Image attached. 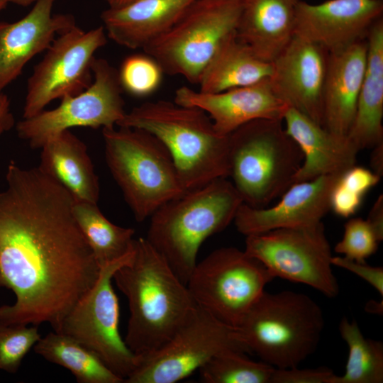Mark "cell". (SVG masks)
I'll return each instance as SVG.
<instances>
[{
	"instance_id": "cell-28",
	"label": "cell",
	"mask_w": 383,
	"mask_h": 383,
	"mask_svg": "<svg viewBox=\"0 0 383 383\" xmlns=\"http://www.w3.org/2000/svg\"><path fill=\"white\" fill-rule=\"evenodd\" d=\"M73 213L100 268L131 252L134 229L111 223L97 204L75 199Z\"/></svg>"
},
{
	"instance_id": "cell-21",
	"label": "cell",
	"mask_w": 383,
	"mask_h": 383,
	"mask_svg": "<svg viewBox=\"0 0 383 383\" xmlns=\"http://www.w3.org/2000/svg\"><path fill=\"white\" fill-rule=\"evenodd\" d=\"M366 38L329 53L323 98V127L347 136L355 115L367 61Z\"/></svg>"
},
{
	"instance_id": "cell-4",
	"label": "cell",
	"mask_w": 383,
	"mask_h": 383,
	"mask_svg": "<svg viewBox=\"0 0 383 383\" xmlns=\"http://www.w3.org/2000/svg\"><path fill=\"white\" fill-rule=\"evenodd\" d=\"M243 203L231 181L214 179L160 206L145 239L187 285L201 244L233 221Z\"/></svg>"
},
{
	"instance_id": "cell-16",
	"label": "cell",
	"mask_w": 383,
	"mask_h": 383,
	"mask_svg": "<svg viewBox=\"0 0 383 383\" xmlns=\"http://www.w3.org/2000/svg\"><path fill=\"white\" fill-rule=\"evenodd\" d=\"M382 12V0H328L317 4L301 0L296 6L294 34L335 52L365 39Z\"/></svg>"
},
{
	"instance_id": "cell-12",
	"label": "cell",
	"mask_w": 383,
	"mask_h": 383,
	"mask_svg": "<svg viewBox=\"0 0 383 383\" xmlns=\"http://www.w3.org/2000/svg\"><path fill=\"white\" fill-rule=\"evenodd\" d=\"M94 80L79 94L62 98L59 106L23 118L16 125L18 135L32 148H41L64 131L76 126L112 128L126 111L118 70L106 59L95 57Z\"/></svg>"
},
{
	"instance_id": "cell-18",
	"label": "cell",
	"mask_w": 383,
	"mask_h": 383,
	"mask_svg": "<svg viewBox=\"0 0 383 383\" xmlns=\"http://www.w3.org/2000/svg\"><path fill=\"white\" fill-rule=\"evenodd\" d=\"M174 101L204 111L216 130L224 135L255 120L283 121L289 107L274 91L270 78L218 93L182 86L175 91Z\"/></svg>"
},
{
	"instance_id": "cell-41",
	"label": "cell",
	"mask_w": 383,
	"mask_h": 383,
	"mask_svg": "<svg viewBox=\"0 0 383 383\" xmlns=\"http://www.w3.org/2000/svg\"><path fill=\"white\" fill-rule=\"evenodd\" d=\"M109 7H118L127 4L135 0H106Z\"/></svg>"
},
{
	"instance_id": "cell-1",
	"label": "cell",
	"mask_w": 383,
	"mask_h": 383,
	"mask_svg": "<svg viewBox=\"0 0 383 383\" xmlns=\"http://www.w3.org/2000/svg\"><path fill=\"white\" fill-rule=\"evenodd\" d=\"M0 192V287L16 296L0 307L7 324L61 323L100 272L73 213L74 198L40 168L9 164Z\"/></svg>"
},
{
	"instance_id": "cell-27",
	"label": "cell",
	"mask_w": 383,
	"mask_h": 383,
	"mask_svg": "<svg viewBox=\"0 0 383 383\" xmlns=\"http://www.w3.org/2000/svg\"><path fill=\"white\" fill-rule=\"evenodd\" d=\"M34 352L70 370L79 383H123L92 351L72 338L55 331L41 337Z\"/></svg>"
},
{
	"instance_id": "cell-34",
	"label": "cell",
	"mask_w": 383,
	"mask_h": 383,
	"mask_svg": "<svg viewBox=\"0 0 383 383\" xmlns=\"http://www.w3.org/2000/svg\"><path fill=\"white\" fill-rule=\"evenodd\" d=\"M334 374L333 370L326 367L274 368L270 383H330Z\"/></svg>"
},
{
	"instance_id": "cell-7",
	"label": "cell",
	"mask_w": 383,
	"mask_h": 383,
	"mask_svg": "<svg viewBox=\"0 0 383 383\" xmlns=\"http://www.w3.org/2000/svg\"><path fill=\"white\" fill-rule=\"evenodd\" d=\"M107 166L138 222L187 191L165 146L151 133L118 126L102 128Z\"/></svg>"
},
{
	"instance_id": "cell-29",
	"label": "cell",
	"mask_w": 383,
	"mask_h": 383,
	"mask_svg": "<svg viewBox=\"0 0 383 383\" xmlns=\"http://www.w3.org/2000/svg\"><path fill=\"white\" fill-rule=\"evenodd\" d=\"M339 332L348 346V357L345 372L335 374L330 383H382V342L366 338L358 324L347 318L340 321Z\"/></svg>"
},
{
	"instance_id": "cell-9",
	"label": "cell",
	"mask_w": 383,
	"mask_h": 383,
	"mask_svg": "<svg viewBox=\"0 0 383 383\" xmlns=\"http://www.w3.org/2000/svg\"><path fill=\"white\" fill-rule=\"evenodd\" d=\"M274 279L244 250L226 247L197 262L187 286L199 307L235 328Z\"/></svg>"
},
{
	"instance_id": "cell-24",
	"label": "cell",
	"mask_w": 383,
	"mask_h": 383,
	"mask_svg": "<svg viewBox=\"0 0 383 383\" xmlns=\"http://www.w3.org/2000/svg\"><path fill=\"white\" fill-rule=\"evenodd\" d=\"M367 61L355 115L347 135L360 150L383 142V20L377 19L366 36Z\"/></svg>"
},
{
	"instance_id": "cell-22",
	"label": "cell",
	"mask_w": 383,
	"mask_h": 383,
	"mask_svg": "<svg viewBox=\"0 0 383 383\" xmlns=\"http://www.w3.org/2000/svg\"><path fill=\"white\" fill-rule=\"evenodd\" d=\"M194 0H135L109 7L101 18L107 37L129 49H144L165 33Z\"/></svg>"
},
{
	"instance_id": "cell-5",
	"label": "cell",
	"mask_w": 383,
	"mask_h": 383,
	"mask_svg": "<svg viewBox=\"0 0 383 383\" xmlns=\"http://www.w3.org/2000/svg\"><path fill=\"white\" fill-rule=\"evenodd\" d=\"M325 321L308 295L264 292L235 328L250 353L278 369L299 367L316 350Z\"/></svg>"
},
{
	"instance_id": "cell-13",
	"label": "cell",
	"mask_w": 383,
	"mask_h": 383,
	"mask_svg": "<svg viewBox=\"0 0 383 383\" xmlns=\"http://www.w3.org/2000/svg\"><path fill=\"white\" fill-rule=\"evenodd\" d=\"M132 252L133 250L126 257L100 268L95 284L67 313L56 332L89 349L124 381L136 367L138 357L119 333V304L112 279L116 270L129 260Z\"/></svg>"
},
{
	"instance_id": "cell-42",
	"label": "cell",
	"mask_w": 383,
	"mask_h": 383,
	"mask_svg": "<svg viewBox=\"0 0 383 383\" xmlns=\"http://www.w3.org/2000/svg\"><path fill=\"white\" fill-rule=\"evenodd\" d=\"M37 1L38 0H10V2L19 6H27Z\"/></svg>"
},
{
	"instance_id": "cell-43",
	"label": "cell",
	"mask_w": 383,
	"mask_h": 383,
	"mask_svg": "<svg viewBox=\"0 0 383 383\" xmlns=\"http://www.w3.org/2000/svg\"><path fill=\"white\" fill-rule=\"evenodd\" d=\"M9 3H10V0H0V12L6 7Z\"/></svg>"
},
{
	"instance_id": "cell-2",
	"label": "cell",
	"mask_w": 383,
	"mask_h": 383,
	"mask_svg": "<svg viewBox=\"0 0 383 383\" xmlns=\"http://www.w3.org/2000/svg\"><path fill=\"white\" fill-rule=\"evenodd\" d=\"M113 279L128 300L124 341L138 358L163 345L197 306L187 286L144 238L134 239L131 257Z\"/></svg>"
},
{
	"instance_id": "cell-32",
	"label": "cell",
	"mask_w": 383,
	"mask_h": 383,
	"mask_svg": "<svg viewBox=\"0 0 383 383\" xmlns=\"http://www.w3.org/2000/svg\"><path fill=\"white\" fill-rule=\"evenodd\" d=\"M40 338L38 326L28 327L0 321V370L16 373L23 359Z\"/></svg>"
},
{
	"instance_id": "cell-3",
	"label": "cell",
	"mask_w": 383,
	"mask_h": 383,
	"mask_svg": "<svg viewBox=\"0 0 383 383\" xmlns=\"http://www.w3.org/2000/svg\"><path fill=\"white\" fill-rule=\"evenodd\" d=\"M117 126L142 129L160 140L187 192L229 177L228 135L219 133L198 107L148 101L126 112Z\"/></svg>"
},
{
	"instance_id": "cell-38",
	"label": "cell",
	"mask_w": 383,
	"mask_h": 383,
	"mask_svg": "<svg viewBox=\"0 0 383 383\" xmlns=\"http://www.w3.org/2000/svg\"><path fill=\"white\" fill-rule=\"evenodd\" d=\"M15 124L11 102L6 94H0V135L11 130Z\"/></svg>"
},
{
	"instance_id": "cell-36",
	"label": "cell",
	"mask_w": 383,
	"mask_h": 383,
	"mask_svg": "<svg viewBox=\"0 0 383 383\" xmlns=\"http://www.w3.org/2000/svg\"><path fill=\"white\" fill-rule=\"evenodd\" d=\"M331 263L333 265L345 269L360 277L374 288L381 296L383 295V268L382 267L370 266L367 265L366 262H359L343 256H333Z\"/></svg>"
},
{
	"instance_id": "cell-6",
	"label": "cell",
	"mask_w": 383,
	"mask_h": 383,
	"mask_svg": "<svg viewBox=\"0 0 383 383\" xmlns=\"http://www.w3.org/2000/svg\"><path fill=\"white\" fill-rule=\"evenodd\" d=\"M282 121L258 119L228 135L229 177L243 204L265 208L294 184L303 152Z\"/></svg>"
},
{
	"instance_id": "cell-23",
	"label": "cell",
	"mask_w": 383,
	"mask_h": 383,
	"mask_svg": "<svg viewBox=\"0 0 383 383\" xmlns=\"http://www.w3.org/2000/svg\"><path fill=\"white\" fill-rule=\"evenodd\" d=\"M301 0H243L237 37L261 59L272 62L294 35Z\"/></svg>"
},
{
	"instance_id": "cell-10",
	"label": "cell",
	"mask_w": 383,
	"mask_h": 383,
	"mask_svg": "<svg viewBox=\"0 0 383 383\" xmlns=\"http://www.w3.org/2000/svg\"><path fill=\"white\" fill-rule=\"evenodd\" d=\"M228 350L250 353L235 328L197 305L163 345L138 358L136 367L124 383H175Z\"/></svg>"
},
{
	"instance_id": "cell-20",
	"label": "cell",
	"mask_w": 383,
	"mask_h": 383,
	"mask_svg": "<svg viewBox=\"0 0 383 383\" xmlns=\"http://www.w3.org/2000/svg\"><path fill=\"white\" fill-rule=\"evenodd\" d=\"M282 121L304 155L294 184L323 175L342 174L355 165L360 150L347 136L330 132L292 107L287 109Z\"/></svg>"
},
{
	"instance_id": "cell-44",
	"label": "cell",
	"mask_w": 383,
	"mask_h": 383,
	"mask_svg": "<svg viewBox=\"0 0 383 383\" xmlns=\"http://www.w3.org/2000/svg\"><path fill=\"white\" fill-rule=\"evenodd\" d=\"M220 1H243V0H220Z\"/></svg>"
},
{
	"instance_id": "cell-15",
	"label": "cell",
	"mask_w": 383,
	"mask_h": 383,
	"mask_svg": "<svg viewBox=\"0 0 383 383\" xmlns=\"http://www.w3.org/2000/svg\"><path fill=\"white\" fill-rule=\"evenodd\" d=\"M328 55L322 46L294 34L272 62L270 78L274 91L289 107L322 126Z\"/></svg>"
},
{
	"instance_id": "cell-26",
	"label": "cell",
	"mask_w": 383,
	"mask_h": 383,
	"mask_svg": "<svg viewBox=\"0 0 383 383\" xmlns=\"http://www.w3.org/2000/svg\"><path fill=\"white\" fill-rule=\"evenodd\" d=\"M273 63L259 57L236 33L216 50L203 70L199 91L218 93L271 78Z\"/></svg>"
},
{
	"instance_id": "cell-19",
	"label": "cell",
	"mask_w": 383,
	"mask_h": 383,
	"mask_svg": "<svg viewBox=\"0 0 383 383\" xmlns=\"http://www.w3.org/2000/svg\"><path fill=\"white\" fill-rule=\"evenodd\" d=\"M55 0H38L23 18L0 22V94L35 55L55 38L76 26L70 14H52Z\"/></svg>"
},
{
	"instance_id": "cell-11",
	"label": "cell",
	"mask_w": 383,
	"mask_h": 383,
	"mask_svg": "<svg viewBox=\"0 0 383 383\" xmlns=\"http://www.w3.org/2000/svg\"><path fill=\"white\" fill-rule=\"evenodd\" d=\"M244 251L260 261L274 278L308 285L330 298L339 293L322 222L311 227L278 228L248 235Z\"/></svg>"
},
{
	"instance_id": "cell-35",
	"label": "cell",
	"mask_w": 383,
	"mask_h": 383,
	"mask_svg": "<svg viewBox=\"0 0 383 383\" xmlns=\"http://www.w3.org/2000/svg\"><path fill=\"white\" fill-rule=\"evenodd\" d=\"M381 177L371 170L355 165L338 178V182L349 192L364 197L380 181Z\"/></svg>"
},
{
	"instance_id": "cell-33",
	"label": "cell",
	"mask_w": 383,
	"mask_h": 383,
	"mask_svg": "<svg viewBox=\"0 0 383 383\" xmlns=\"http://www.w3.org/2000/svg\"><path fill=\"white\" fill-rule=\"evenodd\" d=\"M379 243L366 219L353 218L345 223L343 238L335 245L334 250L348 259L365 262L376 252Z\"/></svg>"
},
{
	"instance_id": "cell-8",
	"label": "cell",
	"mask_w": 383,
	"mask_h": 383,
	"mask_svg": "<svg viewBox=\"0 0 383 383\" xmlns=\"http://www.w3.org/2000/svg\"><path fill=\"white\" fill-rule=\"evenodd\" d=\"M243 1L194 0L179 19L143 51L164 73L198 84L218 48L236 33Z\"/></svg>"
},
{
	"instance_id": "cell-17",
	"label": "cell",
	"mask_w": 383,
	"mask_h": 383,
	"mask_svg": "<svg viewBox=\"0 0 383 383\" xmlns=\"http://www.w3.org/2000/svg\"><path fill=\"white\" fill-rule=\"evenodd\" d=\"M340 175H323L296 182L270 208H253L243 203L233 220L238 231L248 236L278 228L319 224L331 210V191Z\"/></svg>"
},
{
	"instance_id": "cell-40",
	"label": "cell",
	"mask_w": 383,
	"mask_h": 383,
	"mask_svg": "<svg viewBox=\"0 0 383 383\" xmlns=\"http://www.w3.org/2000/svg\"><path fill=\"white\" fill-rule=\"evenodd\" d=\"M365 310L368 313L382 314L383 312V301H376L373 300L369 301L365 305Z\"/></svg>"
},
{
	"instance_id": "cell-14",
	"label": "cell",
	"mask_w": 383,
	"mask_h": 383,
	"mask_svg": "<svg viewBox=\"0 0 383 383\" xmlns=\"http://www.w3.org/2000/svg\"><path fill=\"white\" fill-rule=\"evenodd\" d=\"M106 43L103 26L89 30L74 26L58 35L28 79L23 118L43 111L53 100L89 87L95 53Z\"/></svg>"
},
{
	"instance_id": "cell-39",
	"label": "cell",
	"mask_w": 383,
	"mask_h": 383,
	"mask_svg": "<svg viewBox=\"0 0 383 383\" xmlns=\"http://www.w3.org/2000/svg\"><path fill=\"white\" fill-rule=\"evenodd\" d=\"M372 149L370 160L372 171L382 177L383 174V142L376 145Z\"/></svg>"
},
{
	"instance_id": "cell-30",
	"label": "cell",
	"mask_w": 383,
	"mask_h": 383,
	"mask_svg": "<svg viewBox=\"0 0 383 383\" xmlns=\"http://www.w3.org/2000/svg\"><path fill=\"white\" fill-rule=\"evenodd\" d=\"M274 368L251 360L245 353L228 350L212 357L199 372L206 383H270Z\"/></svg>"
},
{
	"instance_id": "cell-31",
	"label": "cell",
	"mask_w": 383,
	"mask_h": 383,
	"mask_svg": "<svg viewBox=\"0 0 383 383\" xmlns=\"http://www.w3.org/2000/svg\"><path fill=\"white\" fill-rule=\"evenodd\" d=\"M118 72L123 91L138 97L154 93L160 86L165 74L159 63L146 53L125 58Z\"/></svg>"
},
{
	"instance_id": "cell-37",
	"label": "cell",
	"mask_w": 383,
	"mask_h": 383,
	"mask_svg": "<svg viewBox=\"0 0 383 383\" xmlns=\"http://www.w3.org/2000/svg\"><path fill=\"white\" fill-rule=\"evenodd\" d=\"M379 240H383V196L379 195L374 201L366 219Z\"/></svg>"
},
{
	"instance_id": "cell-25",
	"label": "cell",
	"mask_w": 383,
	"mask_h": 383,
	"mask_svg": "<svg viewBox=\"0 0 383 383\" xmlns=\"http://www.w3.org/2000/svg\"><path fill=\"white\" fill-rule=\"evenodd\" d=\"M41 149L40 170L67 189L74 199L97 204L99 178L83 141L66 130Z\"/></svg>"
}]
</instances>
